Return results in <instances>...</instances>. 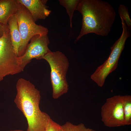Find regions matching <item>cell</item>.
Listing matches in <instances>:
<instances>
[{"label":"cell","instance_id":"obj_1","mask_svg":"<svg viewBox=\"0 0 131 131\" xmlns=\"http://www.w3.org/2000/svg\"><path fill=\"white\" fill-rule=\"evenodd\" d=\"M77 10L82 15V25L74 43L89 33L108 35L116 16L114 8L109 3L101 0H80Z\"/></svg>","mask_w":131,"mask_h":131},{"label":"cell","instance_id":"obj_2","mask_svg":"<svg viewBox=\"0 0 131 131\" xmlns=\"http://www.w3.org/2000/svg\"><path fill=\"white\" fill-rule=\"evenodd\" d=\"M16 87L17 93L14 101L26 119V131H45L51 118L40 109L39 91L29 81L22 78L18 80Z\"/></svg>","mask_w":131,"mask_h":131},{"label":"cell","instance_id":"obj_3","mask_svg":"<svg viewBox=\"0 0 131 131\" xmlns=\"http://www.w3.org/2000/svg\"><path fill=\"white\" fill-rule=\"evenodd\" d=\"M43 59L49 64L51 69L50 79L52 89V97L57 99L66 93L69 85L66 75L69 66L67 57L62 52L51 51Z\"/></svg>","mask_w":131,"mask_h":131},{"label":"cell","instance_id":"obj_4","mask_svg":"<svg viewBox=\"0 0 131 131\" xmlns=\"http://www.w3.org/2000/svg\"><path fill=\"white\" fill-rule=\"evenodd\" d=\"M123 32L121 35L111 47V52L107 60L98 67L91 75L92 80L98 86L104 85L108 75L117 68L118 61L124 47L125 41L131 36V33L123 19L121 18Z\"/></svg>","mask_w":131,"mask_h":131},{"label":"cell","instance_id":"obj_5","mask_svg":"<svg viewBox=\"0 0 131 131\" xmlns=\"http://www.w3.org/2000/svg\"><path fill=\"white\" fill-rule=\"evenodd\" d=\"M15 15L22 40L18 52V57H19L24 53L28 42L33 36L37 35H47L48 30L46 28L36 24L29 11L21 4Z\"/></svg>","mask_w":131,"mask_h":131},{"label":"cell","instance_id":"obj_6","mask_svg":"<svg viewBox=\"0 0 131 131\" xmlns=\"http://www.w3.org/2000/svg\"><path fill=\"white\" fill-rule=\"evenodd\" d=\"M23 70L14 52L7 25L3 35L0 38V83L6 76Z\"/></svg>","mask_w":131,"mask_h":131},{"label":"cell","instance_id":"obj_7","mask_svg":"<svg viewBox=\"0 0 131 131\" xmlns=\"http://www.w3.org/2000/svg\"><path fill=\"white\" fill-rule=\"evenodd\" d=\"M102 121L106 126L114 127L125 125L122 96L107 98L101 109Z\"/></svg>","mask_w":131,"mask_h":131},{"label":"cell","instance_id":"obj_8","mask_svg":"<svg viewBox=\"0 0 131 131\" xmlns=\"http://www.w3.org/2000/svg\"><path fill=\"white\" fill-rule=\"evenodd\" d=\"M30 40V42L27 45L24 53L22 56L18 57L23 70L32 59H43L45 55L51 51L48 47L50 42L47 35H36L33 36Z\"/></svg>","mask_w":131,"mask_h":131},{"label":"cell","instance_id":"obj_9","mask_svg":"<svg viewBox=\"0 0 131 131\" xmlns=\"http://www.w3.org/2000/svg\"><path fill=\"white\" fill-rule=\"evenodd\" d=\"M28 10L35 22L38 19H44L51 12L46 5L47 0H17Z\"/></svg>","mask_w":131,"mask_h":131},{"label":"cell","instance_id":"obj_10","mask_svg":"<svg viewBox=\"0 0 131 131\" xmlns=\"http://www.w3.org/2000/svg\"><path fill=\"white\" fill-rule=\"evenodd\" d=\"M21 6L17 0H0V24L6 25L9 18L16 14Z\"/></svg>","mask_w":131,"mask_h":131},{"label":"cell","instance_id":"obj_11","mask_svg":"<svg viewBox=\"0 0 131 131\" xmlns=\"http://www.w3.org/2000/svg\"><path fill=\"white\" fill-rule=\"evenodd\" d=\"M7 25L14 50L18 57V50L21 45L22 40L15 15H12L9 18Z\"/></svg>","mask_w":131,"mask_h":131},{"label":"cell","instance_id":"obj_12","mask_svg":"<svg viewBox=\"0 0 131 131\" xmlns=\"http://www.w3.org/2000/svg\"><path fill=\"white\" fill-rule=\"evenodd\" d=\"M125 125L131 124V96H122Z\"/></svg>","mask_w":131,"mask_h":131},{"label":"cell","instance_id":"obj_13","mask_svg":"<svg viewBox=\"0 0 131 131\" xmlns=\"http://www.w3.org/2000/svg\"><path fill=\"white\" fill-rule=\"evenodd\" d=\"M60 4L65 7L68 14L70 20V26L72 28V19L74 11L77 10L79 0H60Z\"/></svg>","mask_w":131,"mask_h":131},{"label":"cell","instance_id":"obj_14","mask_svg":"<svg viewBox=\"0 0 131 131\" xmlns=\"http://www.w3.org/2000/svg\"><path fill=\"white\" fill-rule=\"evenodd\" d=\"M61 127L62 131H88L89 129L83 123L75 125L68 122L61 125Z\"/></svg>","mask_w":131,"mask_h":131},{"label":"cell","instance_id":"obj_15","mask_svg":"<svg viewBox=\"0 0 131 131\" xmlns=\"http://www.w3.org/2000/svg\"><path fill=\"white\" fill-rule=\"evenodd\" d=\"M118 13L124 21L128 29L130 30L131 29V20L129 16L127 8L124 5H120L118 9Z\"/></svg>","mask_w":131,"mask_h":131},{"label":"cell","instance_id":"obj_16","mask_svg":"<svg viewBox=\"0 0 131 131\" xmlns=\"http://www.w3.org/2000/svg\"><path fill=\"white\" fill-rule=\"evenodd\" d=\"M45 131H62L61 125L51 119Z\"/></svg>","mask_w":131,"mask_h":131},{"label":"cell","instance_id":"obj_17","mask_svg":"<svg viewBox=\"0 0 131 131\" xmlns=\"http://www.w3.org/2000/svg\"><path fill=\"white\" fill-rule=\"evenodd\" d=\"M7 25H4L0 24V38L3 35L6 29Z\"/></svg>","mask_w":131,"mask_h":131},{"label":"cell","instance_id":"obj_18","mask_svg":"<svg viewBox=\"0 0 131 131\" xmlns=\"http://www.w3.org/2000/svg\"><path fill=\"white\" fill-rule=\"evenodd\" d=\"M24 131L22 130H11L8 131Z\"/></svg>","mask_w":131,"mask_h":131},{"label":"cell","instance_id":"obj_19","mask_svg":"<svg viewBox=\"0 0 131 131\" xmlns=\"http://www.w3.org/2000/svg\"><path fill=\"white\" fill-rule=\"evenodd\" d=\"M88 131H96L93 129H92L89 128V129Z\"/></svg>","mask_w":131,"mask_h":131}]
</instances>
